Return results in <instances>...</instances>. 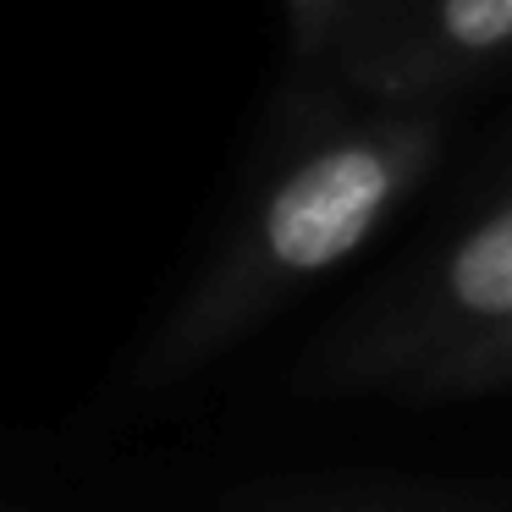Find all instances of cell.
<instances>
[{"label": "cell", "instance_id": "cell-1", "mask_svg": "<svg viewBox=\"0 0 512 512\" xmlns=\"http://www.w3.org/2000/svg\"><path fill=\"white\" fill-rule=\"evenodd\" d=\"M435 122H375L347 138H331L314 155H303L265 199L254 204L248 226L221 248L204 281L188 292L171 325L144 353L138 380L160 386L188 369H199L210 353L259 325L287 292L303 281L336 270L353 248L375 237V226L413 193L424 166L435 160Z\"/></svg>", "mask_w": 512, "mask_h": 512}, {"label": "cell", "instance_id": "cell-2", "mask_svg": "<svg viewBox=\"0 0 512 512\" xmlns=\"http://www.w3.org/2000/svg\"><path fill=\"white\" fill-rule=\"evenodd\" d=\"M512 314V199L468 226L430 265V276L342 347L331 364L336 386H408L413 375L490 331Z\"/></svg>", "mask_w": 512, "mask_h": 512}, {"label": "cell", "instance_id": "cell-3", "mask_svg": "<svg viewBox=\"0 0 512 512\" xmlns=\"http://www.w3.org/2000/svg\"><path fill=\"white\" fill-rule=\"evenodd\" d=\"M501 50H512V0H424L419 23L375 72V89L408 94L463 67H479Z\"/></svg>", "mask_w": 512, "mask_h": 512}, {"label": "cell", "instance_id": "cell-4", "mask_svg": "<svg viewBox=\"0 0 512 512\" xmlns=\"http://www.w3.org/2000/svg\"><path fill=\"white\" fill-rule=\"evenodd\" d=\"M512 386V314L490 331L468 336L446 358H435L424 375L402 386V397H479V391H507Z\"/></svg>", "mask_w": 512, "mask_h": 512}, {"label": "cell", "instance_id": "cell-5", "mask_svg": "<svg viewBox=\"0 0 512 512\" xmlns=\"http://www.w3.org/2000/svg\"><path fill=\"white\" fill-rule=\"evenodd\" d=\"M287 6H292V23H298L303 45H309L314 34H325V23L336 17V6H342V0H287Z\"/></svg>", "mask_w": 512, "mask_h": 512}]
</instances>
